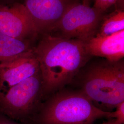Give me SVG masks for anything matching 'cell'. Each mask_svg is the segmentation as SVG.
Instances as JSON below:
<instances>
[{
    "label": "cell",
    "mask_w": 124,
    "mask_h": 124,
    "mask_svg": "<svg viewBox=\"0 0 124 124\" xmlns=\"http://www.w3.org/2000/svg\"><path fill=\"white\" fill-rule=\"evenodd\" d=\"M0 124H24L12 120L0 112Z\"/></svg>",
    "instance_id": "5bb4252c"
},
{
    "label": "cell",
    "mask_w": 124,
    "mask_h": 124,
    "mask_svg": "<svg viewBox=\"0 0 124 124\" xmlns=\"http://www.w3.org/2000/svg\"><path fill=\"white\" fill-rule=\"evenodd\" d=\"M33 48L31 40H20L0 33V63Z\"/></svg>",
    "instance_id": "30bf717a"
},
{
    "label": "cell",
    "mask_w": 124,
    "mask_h": 124,
    "mask_svg": "<svg viewBox=\"0 0 124 124\" xmlns=\"http://www.w3.org/2000/svg\"><path fill=\"white\" fill-rule=\"evenodd\" d=\"M0 33L20 40H32L39 33L24 5H0Z\"/></svg>",
    "instance_id": "8992f818"
},
{
    "label": "cell",
    "mask_w": 124,
    "mask_h": 124,
    "mask_svg": "<svg viewBox=\"0 0 124 124\" xmlns=\"http://www.w3.org/2000/svg\"><path fill=\"white\" fill-rule=\"evenodd\" d=\"M89 0H83V2H84V3H83V4H84L88 5L87 4V3L88 2Z\"/></svg>",
    "instance_id": "2e32d148"
},
{
    "label": "cell",
    "mask_w": 124,
    "mask_h": 124,
    "mask_svg": "<svg viewBox=\"0 0 124 124\" xmlns=\"http://www.w3.org/2000/svg\"><path fill=\"white\" fill-rule=\"evenodd\" d=\"M84 41L45 33L33 51L39 64L43 98L61 90L78 75L92 57Z\"/></svg>",
    "instance_id": "6da1fadb"
},
{
    "label": "cell",
    "mask_w": 124,
    "mask_h": 124,
    "mask_svg": "<svg viewBox=\"0 0 124 124\" xmlns=\"http://www.w3.org/2000/svg\"><path fill=\"white\" fill-rule=\"evenodd\" d=\"M112 119V112L102 110L80 90L62 89L40 104L30 124H93Z\"/></svg>",
    "instance_id": "7a4b0ae2"
},
{
    "label": "cell",
    "mask_w": 124,
    "mask_h": 124,
    "mask_svg": "<svg viewBox=\"0 0 124 124\" xmlns=\"http://www.w3.org/2000/svg\"><path fill=\"white\" fill-rule=\"evenodd\" d=\"M101 124H120L116 121V120L115 119H109V120L107 121L106 122H103Z\"/></svg>",
    "instance_id": "9a60e30c"
},
{
    "label": "cell",
    "mask_w": 124,
    "mask_h": 124,
    "mask_svg": "<svg viewBox=\"0 0 124 124\" xmlns=\"http://www.w3.org/2000/svg\"><path fill=\"white\" fill-rule=\"evenodd\" d=\"M123 30L124 12L122 10H119L111 13L103 19L101 26L95 36H109Z\"/></svg>",
    "instance_id": "8fae6325"
},
{
    "label": "cell",
    "mask_w": 124,
    "mask_h": 124,
    "mask_svg": "<svg viewBox=\"0 0 124 124\" xmlns=\"http://www.w3.org/2000/svg\"><path fill=\"white\" fill-rule=\"evenodd\" d=\"M112 117L120 124H124V101L116 106L115 111L112 112Z\"/></svg>",
    "instance_id": "7c38bea8"
},
{
    "label": "cell",
    "mask_w": 124,
    "mask_h": 124,
    "mask_svg": "<svg viewBox=\"0 0 124 124\" xmlns=\"http://www.w3.org/2000/svg\"><path fill=\"white\" fill-rule=\"evenodd\" d=\"M43 99V84L40 71L0 93V112L9 118L30 124Z\"/></svg>",
    "instance_id": "277c9868"
},
{
    "label": "cell",
    "mask_w": 124,
    "mask_h": 124,
    "mask_svg": "<svg viewBox=\"0 0 124 124\" xmlns=\"http://www.w3.org/2000/svg\"><path fill=\"white\" fill-rule=\"evenodd\" d=\"M102 13L88 5L70 4L53 30H58L60 36L85 42L97 34Z\"/></svg>",
    "instance_id": "5b68a950"
},
{
    "label": "cell",
    "mask_w": 124,
    "mask_h": 124,
    "mask_svg": "<svg viewBox=\"0 0 124 124\" xmlns=\"http://www.w3.org/2000/svg\"><path fill=\"white\" fill-rule=\"evenodd\" d=\"M40 71L39 64L31 51L0 63V93L26 80Z\"/></svg>",
    "instance_id": "52a82bcc"
},
{
    "label": "cell",
    "mask_w": 124,
    "mask_h": 124,
    "mask_svg": "<svg viewBox=\"0 0 124 124\" xmlns=\"http://www.w3.org/2000/svg\"><path fill=\"white\" fill-rule=\"evenodd\" d=\"M70 0H26L24 6L39 33L52 31L68 6Z\"/></svg>",
    "instance_id": "ba28073f"
},
{
    "label": "cell",
    "mask_w": 124,
    "mask_h": 124,
    "mask_svg": "<svg viewBox=\"0 0 124 124\" xmlns=\"http://www.w3.org/2000/svg\"><path fill=\"white\" fill-rule=\"evenodd\" d=\"M117 0H95L93 8L103 13L112 5L115 4Z\"/></svg>",
    "instance_id": "4fadbf2b"
},
{
    "label": "cell",
    "mask_w": 124,
    "mask_h": 124,
    "mask_svg": "<svg viewBox=\"0 0 124 124\" xmlns=\"http://www.w3.org/2000/svg\"><path fill=\"white\" fill-rule=\"evenodd\" d=\"M80 90L97 107L108 112L124 101V62L106 59L90 64L80 80Z\"/></svg>",
    "instance_id": "3957f363"
},
{
    "label": "cell",
    "mask_w": 124,
    "mask_h": 124,
    "mask_svg": "<svg viewBox=\"0 0 124 124\" xmlns=\"http://www.w3.org/2000/svg\"><path fill=\"white\" fill-rule=\"evenodd\" d=\"M85 45L91 57L104 58L110 62L118 61L124 57V30L109 36H94Z\"/></svg>",
    "instance_id": "9c48e42d"
}]
</instances>
